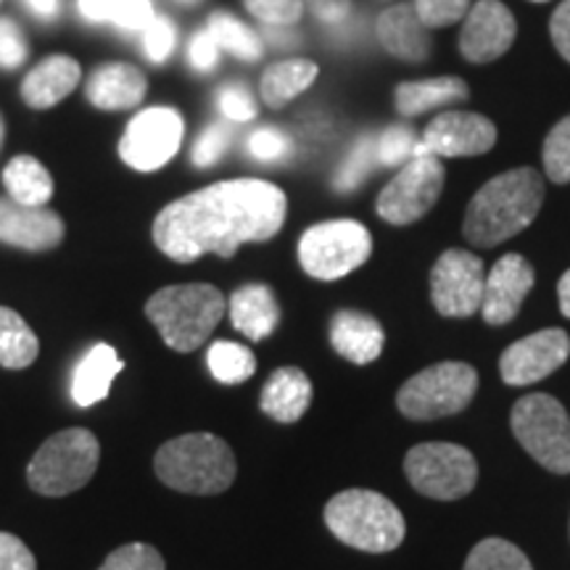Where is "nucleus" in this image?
Instances as JSON below:
<instances>
[{"label": "nucleus", "instance_id": "22", "mask_svg": "<svg viewBox=\"0 0 570 570\" xmlns=\"http://www.w3.org/2000/svg\"><path fill=\"white\" fill-rule=\"evenodd\" d=\"M233 327L252 341H265L273 336L281 323V306H277L275 291L265 283L240 285L227 302Z\"/></svg>", "mask_w": 570, "mask_h": 570}, {"label": "nucleus", "instance_id": "44", "mask_svg": "<svg viewBox=\"0 0 570 570\" xmlns=\"http://www.w3.org/2000/svg\"><path fill=\"white\" fill-rule=\"evenodd\" d=\"M27 59L24 32L11 19H0V67L19 69Z\"/></svg>", "mask_w": 570, "mask_h": 570}, {"label": "nucleus", "instance_id": "2", "mask_svg": "<svg viewBox=\"0 0 570 570\" xmlns=\"http://www.w3.org/2000/svg\"><path fill=\"white\" fill-rule=\"evenodd\" d=\"M544 204V177L533 167H518L502 173L483 185L470 198L465 223V238L473 246L491 248L515 238L525 230Z\"/></svg>", "mask_w": 570, "mask_h": 570}, {"label": "nucleus", "instance_id": "10", "mask_svg": "<svg viewBox=\"0 0 570 570\" xmlns=\"http://www.w3.org/2000/svg\"><path fill=\"white\" fill-rule=\"evenodd\" d=\"M404 473L415 491L431 499H462L479 481V462L465 446L449 441H428L407 452Z\"/></svg>", "mask_w": 570, "mask_h": 570}, {"label": "nucleus", "instance_id": "4", "mask_svg": "<svg viewBox=\"0 0 570 570\" xmlns=\"http://www.w3.org/2000/svg\"><path fill=\"white\" fill-rule=\"evenodd\" d=\"M223 291L206 283L167 285L146 302V317L159 331L164 344L175 352H196L225 317Z\"/></svg>", "mask_w": 570, "mask_h": 570}, {"label": "nucleus", "instance_id": "3", "mask_svg": "<svg viewBox=\"0 0 570 570\" xmlns=\"http://www.w3.org/2000/svg\"><path fill=\"white\" fill-rule=\"evenodd\" d=\"M154 470L164 487L180 494L214 497L233 487L235 454L230 444L214 433H188L161 444L154 458Z\"/></svg>", "mask_w": 570, "mask_h": 570}, {"label": "nucleus", "instance_id": "30", "mask_svg": "<svg viewBox=\"0 0 570 570\" xmlns=\"http://www.w3.org/2000/svg\"><path fill=\"white\" fill-rule=\"evenodd\" d=\"M80 13L92 24H111L122 30H146L154 21L151 0H77Z\"/></svg>", "mask_w": 570, "mask_h": 570}, {"label": "nucleus", "instance_id": "16", "mask_svg": "<svg viewBox=\"0 0 570 570\" xmlns=\"http://www.w3.org/2000/svg\"><path fill=\"white\" fill-rule=\"evenodd\" d=\"M518 24L512 11L499 0H479L470 6L465 27L460 32V53L470 63L497 61L512 48Z\"/></svg>", "mask_w": 570, "mask_h": 570}, {"label": "nucleus", "instance_id": "5", "mask_svg": "<svg viewBox=\"0 0 570 570\" xmlns=\"http://www.w3.org/2000/svg\"><path fill=\"white\" fill-rule=\"evenodd\" d=\"M325 523L336 539L360 552H391L407 537L402 510L367 489L341 491L325 504Z\"/></svg>", "mask_w": 570, "mask_h": 570}, {"label": "nucleus", "instance_id": "19", "mask_svg": "<svg viewBox=\"0 0 570 570\" xmlns=\"http://www.w3.org/2000/svg\"><path fill=\"white\" fill-rule=\"evenodd\" d=\"M148 92L146 75L132 63L114 61L98 67L85 85L88 101L101 111H122L138 106Z\"/></svg>", "mask_w": 570, "mask_h": 570}, {"label": "nucleus", "instance_id": "13", "mask_svg": "<svg viewBox=\"0 0 570 570\" xmlns=\"http://www.w3.org/2000/svg\"><path fill=\"white\" fill-rule=\"evenodd\" d=\"M483 291H487V273H483V262L475 254L449 248L431 269V298L439 315H475V312H481Z\"/></svg>", "mask_w": 570, "mask_h": 570}, {"label": "nucleus", "instance_id": "40", "mask_svg": "<svg viewBox=\"0 0 570 570\" xmlns=\"http://www.w3.org/2000/svg\"><path fill=\"white\" fill-rule=\"evenodd\" d=\"M177 30L167 17H154L151 24L142 30V51L154 63H161L169 59V53L175 51Z\"/></svg>", "mask_w": 570, "mask_h": 570}, {"label": "nucleus", "instance_id": "28", "mask_svg": "<svg viewBox=\"0 0 570 570\" xmlns=\"http://www.w3.org/2000/svg\"><path fill=\"white\" fill-rule=\"evenodd\" d=\"M3 183L11 202L24 206H46L53 196V177L35 156H17L6 164Z\"/></svg>", "mask_w": 570, "mask_h": 570}, {"label": "nucleus", "instance_id": "41", "mask_svg": "<svg viewBox=\"0 0 570 570\" xmlns=\"http://www.w3.org/2000/svg\"><path fill=\"white\" fill-rule=\"evenodd\" d=\"M233 130L227 125H212L198 135L194 146V164L196 167H212L214 161H219L230 148Z\"/></svg>", "mask_w": 570, "mask_h": 570}, {"label": "nucleus", "instance_id": "34", "mask_svg": "<svg viewBox=\"0 0 570 570\" xmlns=\"http://www.w3.org/2000/svg\"><path fill=\"white\" fill-rule=\"evenodd\" d=\"M375 140L377 138H373V135H365V138H362L352 148V154L346 156L344 164H341L336 177H333V185H336V190H341V194H348V190H354L356 185H360L370 173H373V167L377 161Z\"/></svg>", "mask_w": 570, "mask_h": 570}, {"label": "nucleus", "instance_id": "29", "mask_svg": "<svg viewBox=\"0 0 570 570\" xmlns=\"http://www.w3.org/2000/svg\"><path fill=\"white\" fill-rule=\"evenodd\" d=\"M40 341L19 312L0 306V367L24 370L38 360Z\"/></svg>", "mask_w": 570, "mask_h": 570}, {"label": "nucleus", "instance_id": "25", "mask_svg": "<svg viewBox=\"0 0 570 570\" xmlns=\"http://www.w3.org/2000/svg\"><path fill=\"white\" fill-rule=\"evenodd\" d=\"M122 370L125 362L119 360L117 348L109 344L92 346L71 375V399L77 407H92L96 402H104L109 396L114 377Z\"/></svg>", "mask_w": 570, "mask_h": 570}, {"label": "nucleus", "instance_id": "51", "mask_svg": "<svg viewBox=\"0 0 570 570\" xmlns=\"http://www.w3.org/2000/svg\"><path fill=\"white\" fill-rule=\"evenodd\" d=\"M3 132H6V127H3V117H0V146H3Z\"/></svg>", "mask_w": 570, "mask_h": 570}, {"label": "nucleus", "instance_id": "15", "mask_svg": "<svg viewBox=\"0 0 570 570\" xmlns=\"http://www.w3.org/2000/svg\"><path fill=\"white\" fill-rule=\"evenodd\" d=\"M568 356V333L562 327H547V331L520 338L504 348L502 360H499V373L508 386H531L566 365Z\"/></svg>", "mask_w": 570, "mask_h": 570}, {"label": "nucleus", "instance_id": "6", "mask_svg": "<svg viewBox=\"0 0 570 570\" xmlns=\"http://www.w3.org/2000/svg\"><path fill=\"white\" fill-rule=\"evenodd\" d=\"M101 444L85 428H67L42 444L27 468V483L42 497H67L88 487Z\"/></svg>", "mask_w": 570, "mask_h": 570}, {"label": "nucleus", "instance_id": "39", "mask_svg": "<svg viewBox=\"0 0 570 570\" xmlns=\"http://www.w3.org/2000/svg\"><path fill=\"white\" fill-rule=\"evenodd\" d=\"M415 135H412L410 127L394 125L389 127L381 138L375 140V151H377V161L386 164V167H394V164L407 161L412 154H415Z\"/></svg>", "mask_w": 570, "mask_h": 570}, {"label": "nucleus", "instance_id": "14", "mask_svg": "<svg viewBox=\"0 0 570 570\" xmlns=\"http://www.w3.org/2000/svg\"><path fill=\"white\" fill-rule=\"evenodd\" d=\"M497 127L491 119L473 111H444L425 127L423 140L415 146L412 156H481L494 148Z\"/></svg>", "mask_w": 570, "mask_h": 570}, {"label": "nucleus", "instance_id": "21", "mask_svg": "<svg viewBox=\"0 0 570 570\" xmlns=\"http://www.w3.org/2000/svg\"><path fill=\"white\" fill-rule=\"evenodd\" d=\"M331 344L354 365H370L386 346V333L381 323L365 312L344 309L331 320Z\"/></svg>", "mask_w": 570, "mask_h": 570}, {"label": "nucleus", "instance_id": "1", "mask_svg": "<svg viewBox=\"0 0 570 570\" xmlns=\"http://www.w3.org/2000/svg\"><path fill=\"white\" fill-rule=\"evenodd\" d=\"M288 198L265 180H225L164 206L154 219V244L188 265L204 254L230 259L240 244H262L281 233Z\"/></svg>", "mask_w": 570, "mask_h": 570}, {"label": "nucleus", "instance_id": "11", "mask_svg": "<svg viewBox=\"0 0 570 570\" xmlns=\"http://www.w3.org/2000/svg\"><path fill=\"white\" fill-rule=\"evenodd\" d=\"M446 169L439 156H412L377 196V214L389 225H412L439 202Z\"/></svg>", "mask_w": 570, "mask_h": 570}, {"label": "nucleus", "instance_id": "18", "mask_svg": "<svg viewBox=\"0 0 570 570\" xmlns=\"http://www.w3.org/2000/svg\"><path fill=\"white\" fill-rule=\"evenodd\" d=\"M63 219L42 206H24L0 198V244L24 252H51L63 240Z\"/></svg>", "mask_w": 570, "mask_h": 570}, {"label": "nucleus", "instance_id": "50", "mask_svg": "<svg viewBox=\"0 0 570 570\" xmlns=\"http://www.w3.org/2000/svg\"><path fill=\"white\" fill-rule=\"evenodd\" d=\"M558 298H560L562 315L570 317V269H568L566 275L560 277V283H558Z\"/></svg>", "mask_w": 570, "mask_h": 570}, {"label": "nucleus", "instance_id": "52", "mask_svg": "<svg viewBox=\"0 0 570 570\" xmlns=\"http://www.w3.org/2000/svg\"><path fill=\"white\" fill-rule=\"evenodd\" d=\"M180 3H185V6H196V3H202V0H180Z\"/></svg>", "mask_w": 570, "mask_h": 570}, {"label": "nucleus", "instance_id": "32", "mask_svg": "<svg viewBox=\"0 0 570 570\" xmlns=\"http://www.w3.org/2000/svg\"><path fill=\"white\" fill-rule=\"evenodd\" d=\"M206 30L212 32V38L217 40L219 48H225L227 53L238 56L240 61H256L262 56V40L252 27H246L244 21H238L233 13L214 11L209 17Z\"/></svg>", "mask_w": 570, "mask_h": 570}, {"label": "nucleus", "instance_id": "33", "mask_svg": "<svg viewBox=\"0 0 570 570\" xmlns=\"http://www.w3.org/2000/svg\"><path fill=\"white\" fill-rule=\"evenodd\" d=\"M462 570H533V566L512 541L483 539L470 550Z\"/></svg>", "mask_w": 570, "mask_h": 570}, {"label": "nucleus", "instance_id": "43", "mask_svg": "<svg viewBox=\"0 0 570 570\" xmlns=\"http://www.w3.org/2000/svg\"><path fill=\"white\" fill-rule=\"evenodd\" d=\"M291 151L288 135L275 130V127H262L248 138V154L259 161H277Z\"/></svg>", "mask_w": 570, "mask_h": 570}, {"label": "nucleus", "instance_id": "20", "mask_svg": "<svg viewBox=\"0 0 570 570\" xmlns=\"http://www.w3.org/2000/svg\"><path fill=\"white\" fill-rule=\"evenodd\" d=\"M377 40L399 61L420 63L431 56V35L412 3L391 6L377 17Z\"/></svg>", "mask_w": 570, "mask_h": 570}, {"label": "nucleus", "instance_id": "46", "mask_svg": "<svg viewBox=\"0 0 570 570\" xmlns=\"http://www.w3.org/2000/svg\"><path fill=\"white\" fill-rule=\"evenodd\" d=\"M188 59H190V67L196 71H212L217 67L219 46L217 40L212 38L209 30H202L194 35V40H190V48H188Z\"/></svg>", "mask_w": 570, "mask_h": 570}, {"label": "nucleus", "instance_id": "17", "mask_svg": "<svg viewBox=\"0 0 570 570\" xmlns=\"http://www.w3.org/2000/svg\"><path fill=\"white\" fill-rule=\"evenodd\" d=\"M533 267L520 254H504L487 275L481 315L489 325H508L533 288Z\"/></svg>", "mask_w": 570, "mask_h": 570}, {"label": "nucleus", "instance_id": "48", "mask_svg": "<svg viewBox=\"0 0 570 570\" xmlns=\"http://www.w3.org/2000/svg\"><path fill=\"white\" fill-rule=\"evenodd\" d=\"M304 6L325 24H338L352 13V0H304Z\"/></svg>", "mask_w": 570, "mask_h": 570}, {"label": "nucleus", "instance_id": "47", "mask_svg": "<svg viewBox=\"0 0 570 570\" xmlns=\"http://www.w3.org/2000/svg\"><path fill=\"white\" fill-rule=\"evenodd\" d=\"M550 35L558 53L566 61H570V0H562L558 9H554L550 21Z\"/></svg>", "mask_w": 570, "mask_h": 570}, {"label": "nucleus", "instance_id": "26", "mask_svg": "<svg viewBox=\"0 0 570 570\" xmlns=\"http://www.w3.org/2000/svg\"><path fill=\"white\" fill-rule=\"evenodd\" d=\"M470 96V88L460 77H431V80L402 82L394 90L396 109L402 117H420V114L444 109L460 104Z\"/></svg>", "mask_w": 570, "mask_h": 570}, {"label": "nucleus", "instance_id": "37", "mask_svg": "<svg viewBox=\"0 0 570 570\" xmlns=\"http://www.w3.org/2000/svg\"><path fill=\"white\" fill-rule=\"evenodd\" d=\"M415 13L428 30H441V27L458 24L468 17L470 0H415Z\"/></svg>", "mask_w": 570, "mask_h": 570}, {"label": "nucleus", "instance_id": "31", "mask_svg": "<svg viewBox=\"0 0 570 570\" xmlns=\"http://www.w3.org/2000/svg\"><path fill=\"white\" fill-rule=\"evenodd\" d=\"M206 365L209 373L217 377L225 386H238V383L248 381L256 373V356L252 348L244 344H235V341H217L209 346L206 354Z\"/></svg>", "mask_w": 570, "mask_h": 570}, {"label": "nucleus", "instance_id": "53", "mask_svg": "<svg viewBox=\"0 0 570 570\" xmlns=\"http://www.w3.org/2000/svg\"><path fill=\"white\" fill-rule=\"evenodd\" d=\"M531 3H547V0H531Z\"/></svg>", "mask_w": 570, "mask_h": 570}, {"label": "nucleus", "instance_id": "7", "mask_svg": "<svg viewBox=\"0 0 570 570\" xmlns=\"http://www.w3.org/2000/svg\"><path fill=\"white\" fill-rule=\"evenodd\" d=\"M479 373L465 362H441L412 375L396 394V407L410 420L458 415L473 402Z\"/></svg>", "mask_w": 570, "mask_h": 570}, {"label": "nucleus", "instance_id": "9", "mask_svg": "<svg viewBox=\"0 0 570 570\" xmlns=\"http://www.w3.org/2000/svg\"><path fill=\"white\" fill-rule=\"evenodd\" d=\"M512 433L520 446L550 473H570V417L550 394L523 396L512 407Z\"/></svg>", "mask_w": 570, "mask_h": 570}, {"label": "nucleus", "instance_id": "49", "mask_svg": "<svg viewBox=\"0 0 570 570\" xmlns=\"http://www.w3.org/2000/svg\"><path fill=\"white\" fill-rule=\"evenodd\" d=\"M27 6H30L40 19H53L56 13H59V0H27Z\"/></svg>", "mask_w": 570, "mask_h": 570}, {"label": "nucleus", "instance_id": "35", "mask_svg": "<svg viewBox=\"0 0 570 570\" xmlns=\"http://www.w3.org/2000/svg\"><path fill=\"white\" fill-rule=\"evenodd\" d=\"M544 173L552 183H570V117L560 119L544 140Z\"/></svg>", "mask_w": 570, "mask_h": 570}, {"label": "nucleus", "instance_id": "8", "mask_svg": "<svg viewBox=\"0 0 570 570\" xmlns=\"http://www.w3.org/2000/svg\"><path fill=\"white\" fill-rule=\"evenodd\" d=\"M373 254V235L354 219L312 225L298 240V262L315 281H338L362 267Z\"/></svg>", "mask_w": 570, "mask_h": 570}, {"label": "nucleus", "instance_id": "27", "mask_svg": "<svg viewBox=\"0 0 570 570\" xmlns=\"http://www.w3.org/2000/svg\"><path fill=\"white\" fill-rule=\"evenodd\" d=\"M317 63L309 59L277 61L273 67H267L265 75H262V101H265L269 109H283L285 104L294 101L296 96H302V92L317 80Z\"/></svg>", "mask_w": 570, "mask_h": 570}, {"label": "nucleus", "instance_id": "12", "mask_svg": "<svg viewBox=\"0 0 570 570\" xmlns=\"http://www.w3.org/2000/svg\"><path fill=\"white\" fill-rule=\"evenodd\" d=\"M185 122L180 111L169 106H154L130 119L119 140V156L138 173H156L177 154L183 142Z\"/></svg>", "mask_w": 570, "mask_h": 570}, {"label": "nucleus", "instance_id": "42", "mask_svg": "<svg viewBox=\"0 0 570 570\" xmlns=\"http://www.w3.org/2000/svg\"><path fill=\"white\" fill-rule=\"evenodd\" d=\"M217 106L230 122H252L256 117V104L244 85H225L217 90Z\"/></svg>", "mask_w": 570, "mask_h": 570}, {"label": "nucleus", "instance_id": "36", "mask_svg": "<svg viewBox=\"0 0 570 570\" xmlns=\"http://www.w3.org/2000/svg\"><path fill=\"white\" fill-rule=\"evenodd\" d=\"M98 570H164V558L151 544L117 547Z\"/></svg>", "mask_w": 570, "mask_h": 570}, {"label": "nucleus", "instance_id": "24", "mask_svg": "<svg viewBox=\"0 0 570 570\" xmlns=\"http://www.w3.org/2000/svg\"><path fill=\"white\" fill-rule=\"evenodd\" d=\"M312 404V381L304 370L281 367L267 377L262 389L259 407L267 417L277 423H296L304 417V412Z\"/></svg>", "mask_w": 570, "mask_h": 570}, {"label": "nucleus", "instance_id": "23", "mask_svg": "<svg viewBox=\"0 0 570 570\" xmlns=\"http://www.w3.org/2000/svg\"><path fill=\"white\" fill-rule=\"evenodd\" d=\"M80 63L71 56H48L21 82V98L32 109H51L80 85Z\"/></svg>", "mask_w": 570, "mask_h": 570}, {"label": "nucleus", "instance_id": "38", "mask_svg": "<svg viewBox=\"0 0 570 570\" xmlns=\"http://www.w3.org/2000/svg\"><path fill=\"white\" fill-rule=\"evenodd\" d=\"M246 11L269 27H294L304 13V0H244Z\"/></svg>", "mask_w": 570, "mask_h": 570}, {"label": "nucleus", "instance_id": "45", "mask_svg": "<svg viewBox=\"0 0 570 570\" xmlns=\"http://www.w3.org/2000/svg\"><path fill=\"white\" fill-rule=\"evenodd\" d=\"M0 570H38L35 554L13 533L0 531Z\"/></svg>", "mask_w": 570, "mask_h": 570}]
</instances>
